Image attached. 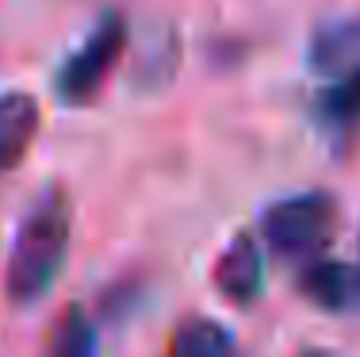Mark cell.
Wrapping results in <instances>:
<instances>
[{"instance_id":"cell-5","label":"cell","mask_w":360,"mask_h":357,"mask_svg":"<svg viewBox=\"0 0 360 357\" xmlns=\"http://www.w3.org/2000/svg\"><path fill=\"white\" fill-rule=\"evenodd\" d=\"M311 115L330 142H338V146L353 142L360 131V70L338 81H326L311 104Z\"/></svg>"},{"instance_id":"cell-3","label":"cell","mask_w":360,"mask_h":357,"mask_svg":"<svg viewBox=\"0 0 360 357\" xmlns=\"http://www.w3.org/2000/svg\"><path fill=\"white\" fill-rule=\"evenodd\" d=\"M123 50H127V20L119 12H104L96 20V27L81 39V46L58 65L54 96L65 108H81L89 100H96L111 70H115V62L123 58Z\"/></svg>"},{"instance_id":"cell-8","label":"cell","mask_w":360,"mask_h":357,"mask_svg":"<svg viewBox=\"0 0 360 357\" xmlns=\"http://www.w3.org/2000/svg\"><path fill=\"white\" fill-rule=\"evenodd\" d=\"M356 288H360V277L338 258L307 261L303 277H299V292H303L311 303L326 308V311H345L349 303H353Z\"/></svg>"},{"instance_id":"cell-2","label":"cell","mask_w":360,"mask_h":357,"mask_svg":"<svg viewBox=\"0 0 360 357\" xmlns=\"http://www.w3.org/2000/svg\"><path fill=\"white\" fill-rule=\"evenodd\" d=\"M338 227V200L330 192H299L269 203L261 215V234L272 253L291 261H314Z\"/></svg>"},{"instance_id":"cell-11","label":"cell","mask_w":360,"mask_h":357,"mask_svg":"<svg viewBox=\"0 0 360 357\" xmlns=\"http://www.w3.org/2000/svg\"><path fill=\"white\" fill-rule=\"evenodd\" d=\"M299 357H333V353H326V350H303Z\"/></svg>"},{"instance_id":"cell-12","label":"cell","mask_w":360,"mask_h":357,"mask_svg":"<svg viewBox=\"0 0 360 357\" xmlns=\"http://www.w3.org/2000/svg\"><path fill=\"white\" fill-rule=\"evenodd\" d=\"M356 277H360V273H356Z\"/></svg>"},{"instance_id":"cell-4","label":"cell","mask_w":360,"mask_h":357,"mask_svg":"<svg viewBox=\"0 0 360 357\" xmlns=\"http://www.w3.org/2000/svg\"><path fill=\"white\" fill-rule=\"evenodd\" d=\"M215 288L222 292V300L238 303H253L264 288V258H261V246L250 231H238L230 238V246L219 253L215 261Z\"/></svg>"},{"instance_id":"cell-6","label":"cell","mask_w":360,"mask_h":357,"mask_svg":"<svg viewBox=\"0 0 360 357\" xmlns=\"http://www.w3.org/2000/svg\"><path fill=\"white\" fill-rule=\"evenodd\" d=\"M42 127V108L31 92H0V177L27 158Z\"/></svg>"},{"instance_id":"cell-7","label":"cell","mask_w":360,"mask_h":357,"mask_svg":"<svg viewBox=\"0 0 360 357\" xmlns=\"http://www.w3.org/2000/svg\"><path fill=\"white\" fill-rule=\"evenodd\" d=\"M307 65L322 81H338L360 70V20H333L314 31L307 46Z\"/></svg>"},{"instance_id":"cell-9","label":"cell","mask_w":360,"mask_h":357,"mask_svg":"<svg viewBox=\"0 0 360 357\" xmlns=\"http://www.w3.org/2000/svg\"><path fill=\"white\" fill-rule=\"evenodd\" d=\"M165 357H238V342L219 319L192 315L173 330Z\"/></svg>"},{"instance_id":"cell-10","label":"cell","mask_w":360,"mask_h":357,"mask_svg":"<svg viewBox=\"0 0 360 357\" xmlns=\"http://www.w3.org/2000/svg\"><path fill=\"white\" fill-rule=\"evenodd\" d=\"M46 357H100L96 327L81 308H65V315L58 319L54 334H50Z\"/></svg>"},{"instance_id":"cell-1","label":"cell","mask_w":360,"mask_h":357,"mask_svg":"<svg viewBox=\"0 0 360 357\" xmlns=\"http://www.w3.org/2000/svg\"><path fill=\"white\" fill-rule=\"evenodd\" d=\"M70 231H73V203L62 184L42 189L27 215L20 219L12 253H8V273L4 288L8 300L15 308L39 303L50 292L65 265V250H70Z\"/></svg>"}]
</instances>
